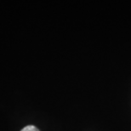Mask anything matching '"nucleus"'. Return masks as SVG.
<instances>
[{
	"label": "nucleus",
	"instance_id": "nucleus-1",
	"mask_svg": "<svg viewBox=\"0 0 131 131\" xmlns=\"http://www.w3.org/2000/svg\"><path fill=\"white\" fill-rule=\"evenodd\" d=\"M20 131H39V129L33 125H27L25 128H23Z\"/></svg>",
	"mask_w": 131,
	"mask_h": 131
}]
</instances>
